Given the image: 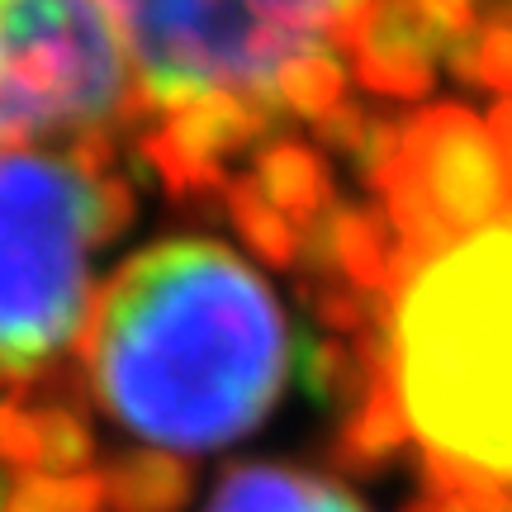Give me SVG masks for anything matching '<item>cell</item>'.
Listing matches in <instances>:
<instances>
[{
	"label": "cell",
	"mask_w": 512,
	"mask_h": 512,
	"mask_svg": "<svg viewBox=\"0 0 512 512\" xmlns=\"http://www.w3.org/2000/svg\"><path fill=\"white\" fill-rule=\"evenodd\" d=\"M100 403L162 451H214L266 422L290 380V332L266 280L219 242H157L91 318Z\"/></svg>",
	"instance_id": "obj_1"
},
{
	"label": "cell",
	"mask_w": 512,
	"mask_h": 512,
	"mask_svg": "<svg viewBox=\"0 0 512 512\" xmlns=\"http://www.w3.org/2000/svg\"><path fill=\"white\" fill-rule=\"evenodd\" d=\"M389 361L427 456L512 479V214L413 271Z\"/></svg>",
	"instance_id": "obj_2"
},
{
	"label": "cell",
	"mask_w": 512,
	"mask_h": 512,
	"mask_svg": "<svg viewBox=\"0 0 512 512\" xmlns=\"http://www.w3.org/2000/svg\"><path fill=\"white\" fill-rule=\"evenodd\" d=\"M133 214L110 143L0 157V380L67 347L86 313L91 252Z\"/></svg>",
	"instance_id": "obj_3"
},
{
	"label": "cell",
	"mask_w": 512,
	"mask_h": 512,
	"mask_svg": "<svg viewBox=\"0 0 512 512\" xmlns=\"http://www.w3.org/2000/svg\"><path fill=\"white\" fill-rule=\"evenodd\" d=\"M114 38L138 67L143 100L176 110L204 95L275 105L294 62L337 53L342 5H105ZM280 110V105H275Z\"/></svg>",
	"instance_id": "obj_4"
},
{
	"label": "cell",
	"mask_w": 512,
	"mask_h": 512,
	"mask_svg": "<svg viewBox=\"0 0 512 512\" xmlns=\"http://www.w3.org/2000/svg\"><path fill=\"white\" fill-rule=\"evenodd\" d=\"M380 195L408 285L437 252L503 219L512 181L489 124L465 105H437L403 124L399 152L380 176Z\"/></svg>",
	"instance_id": "obj_5"
},
{
	"label": "cell",
	"mask_w": 512,
	"mask_h": 512,
	"mask_svg": "<svg viewBox=\"0 0 512 512\" xmlns=\"http://www.w3.org/2000/svg\"><path fill=\"white\" fill-rule=\"evenodd\" d=\"M0 100L15 143L105 119L124 100L105 5H0Z\"/></svg>",
	"instance_id": "obj_6"
},
{
	"label": "cell",
	"mask_w": 512,
	"mask_h": 512,
	"mask_svg": "<svg viewBox=\"0 0 512 512\" xmlns=\"http://www.w3.org/2000/svg\"><path fill=\"white\" fill-rule=\"evenodd\" d=\"M280 119L275 105L266 100H242V95H204L176 110H162V128H152L143 138V157L162 181L171 185V195H219L233 185L228 162L247 152V147Z\"/></svg>",
	"instance_id": "obj_7"
},
{
	"label": "cell",
	"mask_w": 512,
	"mask_h": 512,
	"mask_svg": "<svg viewBox=\"0 0 512 512\" xmlns=\"http://www.w3.org/2000/svg\"><path fill=\"white\" fill-rule=\"evenodd\" d=\"M470 5L432 0V5H361L356 34H351V62L356 81L375 95L418 100L437 81V57L456 48V38L475 29Z\"/></svg>",
	"instance_id": "obj_8"
},
{
	"label": "cell",
	"mask_w": 512,
	"mask_h": 512,
	"mask_svg": "<svg viewBox=\"0 0 512 512\" xmlns=\"http://www.w3.org/2000/svg\"><path fill=\"white\" fill-rule=\"evenodd\" d=\"M247 181L256 185V195L271 204L275 214L309 233L313 223L332 209V190H328V166L323 157L304 143H271L256 152V166Z\"/></svg>",
	"instance_id": "obj_9"
},
{
	"label": "cell",
	"mask_w": 512,
	"mask_h": 512,
	"mask_svg": "<svg viewBox=\"0 0 512 512\" xmlns=\"http://www.w3.org/2000/svg\"><path fill=\"white\" fill-rule=\"evenodd\" d=\"M209 512H366L356 498H347L337 484H323L299 470L275 465H247L219 484Z\"/></svg>",
	"instance_id": "obj_10"
},
{
	"label": "cell",
	"mask_w": 512,
	"mask_h": 512,
	"mask_svg": "<svg viewBox=\"0 0 512 512\" xmlns=\"http://www.w3.org/2000/svg\"><path fill=\"white\" fill-rule=\"evenodd\" d=\"M114 512H176L190 494V470L171 456H128L100 475Z\"/></svg>",
	"instance_id": "obj_11"
},
{
	"label": "cell",
	"mask_w": 512,
	"mask_h": 512,
	"mask_svg": "<svg viewBox=\"0 0 512 512\" xmlns=\"http://www.w3.org/2000/svg\"><path fill=\"white\" fill-rule=\"evenodd\" d=\"M403 441H408V418H403L394 375H384L361 394V408H356L347 437H342V460L347 465H375V460L394 456Z\"/></svg>",
	"instance_id": "obj_12"
},
{
	"label": "cell",
	"mask_w": 512,
	"mask_h": 512,
	"mask_svg": "<svg viewBox=\"0 0 512 512\" xmlns=\"http://www.w3.org/2000/svg\"><path fill=\"white\" fill-rule=\"evenodd\" d=\"M223 204H228V214L238 223V233L247 238L256 256H266L271 266H299V256H304V233L294 228L285 214H275L271 204L256 195L252 181H238L223 190Z\"/></svg>",
	"instance_id": "obj_13"
},
{
	"label": "cell",
	"mask_w": 512,
	"mask_h": 512,
	"mask_svg": "<svg viewBox=\"0 0 512 512\" xmlns=\"http://www.w3.org/2000/svg\"><path fill=\"white\" fill-rule=\"evenodd\" d=\"M347 91V67L337 53H313L304 62H294L290 72L275 86V105L280 114H304V119H323L342 105Z\"/></svg>",
	"instance_id": "obj_14"
},
{
	"label": "cell",
	"mask_w": 512,
	"mask_h": 512,
	"mask_svg": "<svg viewBox=\"0 0 512 512\" xmlns=\"http://www.w3.org/2000/svg\"><path fill=\"white\" fill-rule=\"evenodd\" d=\"M105 508V489L100 475H24L5 494L0 512H100Z\"/></svg>",
	"instance_id": "obj_15"
},
{
	"label": "cell",
	"mask_w": 512,
	"mask_h": 512,
	"mask_svg": "<svg viewBox=\"0 0 512 512\" xmlns=\"http://www.w3.org/2000/svg\"><path fill=\"white\" fill-rule=\"evenodd\" d=\"M38 427V475H86V460L95 456L91 432L81 427V418H72L67 408H34Z\"/></svg>",
	"instance_id": "obj_16"
},
{
	"label": "cell",
	"mask_w": 512,
	"mask_h": 512,
	"mask_svg": "<svg viewBox=\"0 0 512 512\" xmlns=\"http://www.w3.org/2000/svg\"><path fill=\"white\" fill-rule=\"evenodd\" d=\"M15 143V128H10V114H5V100H0V147Z\"/></svg>",
	"instance_id": "obj_17"
},
{
	"label": "cell",
	"mask_w": 512,
	"mask_h": 512,
	"mask_svg": "<svg viewBox=\"0 0 512 512\" xmlns=\"http://www.w3.org/2000/svg\"><path fill=\"white\" fill-rule=\"evenodd\" d=\"M0 503H5V494H0Z\"/></svg>",
	"instance_id": "obj_18"
}]
</instances>
